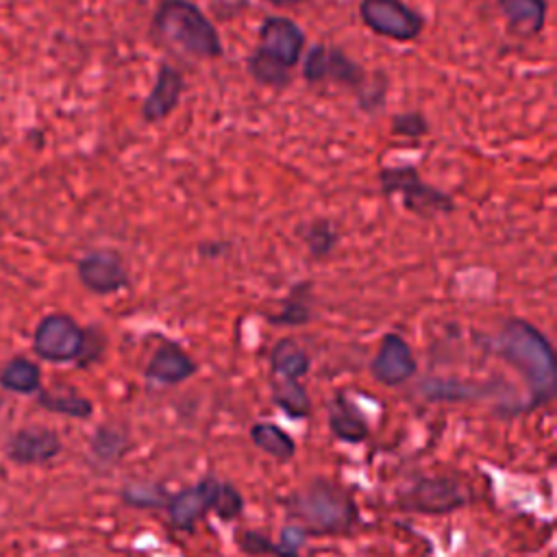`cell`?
Segmentation results:
<instances>
[{
  "label": "cell",
  "instance_id": "cell-11",
  "mask_svg": "<svg viewBox=\"0 0 557 557\" xmlns=\"http://www.w3.org/2000/svg\"><path fill=\"white\" fill-rule=\"evenodd\" d=\"M183 91H185L183 72L176 65L161 61L154 85L141 102V120L146 124L163 122L178 107Z\"/></svg>",
  "mask_w": 557,
  "mask_h": 557
},
{
  "label": "cell",
  "instance_id": "cell-6",
  "mask_svg": "<svg viewBox=\"0 0 557 557\" xmlns=\"http://www.w3.org/2000/svg\"><path fill=\"white\" fill-rule=\"evenodd\" d=\"M359 17L374 35L400 44L416 41L426 26L424 15L405 0H361Z\"/></svg>",
  "mask_w": 557,
  "mask_h": 557
},
{
  "label": "cell",
  "instance_id": "cell-18",
  "mask_svg": "<svg viewBox=\"0 0 557 557\" xmlns=\"http://www.w3.org/2000/svg\"><path fill=\"white\" fill-rule=\"evenodd\" d=\"M37 403L52 411V413H61V416H70V418H89L94 411V405L89 398L81 396L74 387L67 385H57V387H48V389H37Z\"/></svg>",
  "mask_w": 557,
  "mask_h": 557
},
{
  "label": "cell",
  "instance_id": "cell-23",
  "mask_svg": "<svg viewBox=\"0 0 557 557\" xmlns=\"http://www.w3.org/2000/svg\"><path fill=\"white\" fill-rule=\"evenodd\" d=\"M122 500L135 509H154L163 507L170 500V494L159 485L150 481H131L120 492Z\"/></svg>",
  "mask_w": 557,
  "mask_h": 557
},
{
  "label": "cell",
  "instance_id": "cell-22",
  "mask_svg": "<svg viewBox=\"0 0 557 557\" xmlns=\"http://www.w3.org/2000/svg\"><path fill=\"white\" fill-rule=\"evenodd\" d=\"M272 398L278 405V409H283L289 418H305L309 416L311 409V400L305 392V387L298 383V379H278L272 387Z\"/></svg>",
  "mask_w": 557,
  "mask_h": 557
},
{
  "label": "cell",
  "instance_id": "cell-16",
  "mask_svg": "<svg viewBox=\"0 0 557 557\" xmlns=\"http://www.w3.org/2000/svg\"><path fill=\"white\" fill-rule=\"evenodd\" d=\"M196 372V363L191 361V357L176 344L172 342H163L154 355L148 361L146 368V376L150 381L163 383V385H174L181 383L185 379H189Z\"/></svg>",
  "mask_w": 557,
  "mask_h": 557
},
{
  "label": "cell",
  "instance_id": "cell-30",
  "mask_svg": "<svg viewBox=\"0 0 557 557\" xmlns=\"http://www.w3.org/2000/svg\"><path fill=\"white\" fill-rule=\"evenodd\" d=\"M309 315H311L309 307L305 302H300L298 298H292L285 302L283 311L272 318V322L274 324H305L309 320Z\"/></svg>",
  "mask_w": 557,
  "mask_h": 557
},
{
  "label": "cell",
  "instance_id": "cell-25",
  "mask_svg": "<svg viewBox=\"0 0 557 557\" xmlns=\"http://www.w3.org/2000/svg\"><path fill=\"white\" fill-rule=\"evenodd\" d=\"M302 239L313 257H326L337 244V231L329 220H313L302 231Z\"/></svg>",
  "mask_w": 557,
  "mask_h": 557
},
{
  "label": "cell",
  "instance_id": "cell-21",
  "mask_svg": "<svg viewBox=\"0 0 557 557\" xmlns=\"http://www.w3.org/2000/svg\"><path fill=\"white\" fill-rule=\"evenodd\" d=\"M250 437H252L257 448H261L263 453H268L270 457H274L278 461H287L296 453L294 440L283 429H278L272 422H257V424H252Z\"/></svg>",
  "mask_w": 557,
  "mask_h": 557
},
{
  "label": "cell",
  "instance_id": "cell-8",
  "mask_svg": "<svg viewBox=\"0 0 557 557\" xmlns=\"http://www.w3.org/2000/svg\"><path fill=\"white\" fill-rule=\"evenodd\" d=\"M85 331L65 313H50L39 320L33 333V350L44 361L65 363L83 355Z\"/></svg>",
  "mask_w": 557,
  "mask_h": 557
},
{
  "label": "cell",
  "instance_id": "cell-1",
  "mask_svg": "<svg viewBox=\"0 0 557 557\" xmlns=\"http://www.w3.org/2000/svg\"><path fill=\"white\" fill-rule=\"evenodd\" d=\"M498 355L509 361L524 376L531 405H544L555 396L557 389V363L550 342L531 322L511 318L507 320L496 337Z\"/></svg>",
  "mask_w": 557,
  "mask_h": 557
},
{
  "label": "cell",
  "instance_id": "cell-7",
  "mask_svg": "<svg viewBox=\"0 0 557 557\" xmlns=\"http://www.w3.org/2000/svg\"><path fill=\"white\" fill-rule=\"evenodd\" d=\"M302 78L309 85H320V83L342 85L355 91V96L368 83V74L357 61H352L342 48L324 46V44H315L309 48L302 63Z\"/></svg>",
  "mask_w": 557,
  "mask_h": 557
},
{
  "label": "cell",
  "instance_id": "cell-20",
  "mask_svg": "<svg viewBox=\"0 0 557 557\" xmlns=\"http://www.w3.org/2000/svg\"><path fill=\"white\" fill-rule=\"evenodd\" d=\"M0 385L15 394H35L41 387V372L35 361L26 357H13L0 372Z\"/></svg>",
  "mask_w": 557,
  "mask_h": 557
},
{
  "label": "cell",
  "instance_id": "cell-3",
  "mask_svg": "<svg viewBox=\"0 0 557 557\" xmlns=\"http://www.w3.org/2000/svg\"><path fill=\"white\" fill-rule=\"evenodd\" d=\"M305 52L302 28L283 15H268L257 33V46L246 59L250 78L261 87L283 89L292 81V70Z\"/></svg>",
  "mask_w": 557,
  "mask_h": 557
},
{
  "label": "cell",
  "instance_id": "cell-13",
  "mask_svg": "<svg viewBox=\"0 0 557 557\" xmlns=\"http://www.w3.org/2000/svg\"><path fill=\"white\" fill-rule=\"evenodd\" d=\"M78 281L94 294H113L120 292L126 283V270L122 259L111 250H94L78 261Z\"/></svg>",
  "mask_w": 557,
  "mask_h": 557
},
{
  "label": "cell",
  "instance_id": "cell-31",
  "mask_svg": "<svg viewBox=\"0 0 557 557\" xmlns=\"http://www.w3.org/2000/svg\"><path fill=\"white\" fill-rule=\"evenodd\" d=\"M268 4H274V7H296V4H302L307 0H263Z\"/></svg>",
  "mask_w": 557,
  "mask_h": 557
},
{
  "label": "cell",
  "instance_id": "cell-28",
  "mask_svg": "<svg viewBox=\"0 0 557 557\" xmlns=\"http://www.w3.org/2000/svg\"><path fill=\"white\" fill-rule=\"evenodd\" d=\"M385 94H387V83H385V74H376L374 83H366V87L357 94V102H359V109L366 111V113H374L379 111L383 104H385Z\"/></svg>",
  "mask_w": 557,
  "mask_h": 557
},
{
  "label": "cell",
  "instance_id": "cell-5",
  "mask_svg": "<svg viewBox=\"0 0 557 557\" xmlns=\"http://www.w3.org/2000/svg\"><path fill=\"white\" fill-rule=\"evenodd\" d=\"M379 185L385 196H400L403 207L420 218H435L455 209L453 198L422 181L413 165H392L379 170Z\"/></svg>",
  "mask_w": 557,
  "mask_h": 557
},
{
  "label": "cell",
  "instance_id": "cell-15",
  "mask_svg": "<svg viewBox=\"0 0 557 557\" xmlns=\"http://www.w3.org/2000/svg\"><path fill=\"white\" fill-rule=\"evenodd\" d=\"M496 9L505 20L507 30L516 37H537L546 26V0H496Z\"/></svg>",
  "mask_w": 557,
  "mask_h": 557
},
{
  "label": "cell",
  "instance_id": "cell-10",
  "mask_svg": "<svg viewBox=\"0 0 557 557\" xmlns=\"http://www.w3.org/2000/svg\"><path fill=\"white\" fill-rule=\"evenodd\" d=\"M220 481L213 476H205L191 487H185L170 496L168 500V518L170 524L178 531H194V527L205 518L209 509H213L215 494H218Z\"/></svg>",
  "mask_w": 557,
  "mask_h": 557
},
{
  "label": "cell",
  "instance_id": "cell-29",
  "mask_svg": "<svg viewBox=\"0 0 557 557\" xmlns=\"http://www.w3.org/2000/svg\"><path fill=\"white\" fill-rule=\"evenodd\" d=\"M242 509H244V500H242L239 492L228 483H220L218 494H215V503H213V511L222 520H233V518L239 516Z\"/></svg>",
  "mask_w": 557,
  "mask_h": 557
},
{
  "label": "cell",
  "instance_id": "cell-17",
  "mask_svg": "<svg viewBox=\"0 0 557 557\" xmlns=\"http://www.w3.org/2000/svg\"><path fill=\"white\" fill-rule=\"evenodd\" d=\"M329 429L335 437L350 444L363 442L368 435V422L342 394H337L329 405Z\"/></svg>",
  "mask_w": 557,
  "mask_h": 557
},
{
  "label": "cell",
  "instance_id": "cell-27",
  "mask_svg": "<svg viewBox=\"0 0 557 557\" xmlns=\"http://www.w3.org/2000/svg\"><path fill=\"white\" fill-rule=\"evenodd\" d=\"M239 546L242 550L250 553V555H272V557H298V553L285 548L283 544H274L270 542L265 535H259L255 531H244L239 537Z\"/></svg>",
  "mask_w": 557,
  "mask_h": 557
},
{
  "label": "cell",
  "instance_id": "cell-2",
  "mask_svg": "<svg viewBox=\"0 0 557 557\" xmlns=\"http://www.w3.org/2000/svg\"><path fill=\"white\" fill-rule=\"evenodd\" d=\"M150 33L157 41L191 59L211 61L224 54L218 28L191 0H161L152 13Z\"/></svg>",
  "mask_w": 557,
  "mask_h": 557
},
{
  "label": "cell",
  "instance_id": "cell-24",
  "mask_svg": "<svg viewBox=\"0 0 557 557\" xmlns=\"http://www.w3.org/2000/svg\"><path fill=\"white\" fill-rule=\"evenodd\" d=\"M89 448H91V455L98 461L113 463L124 453V448H126V435L120 429L111 426V424H102L94 433Z\"/></svg>",
  "mask_w": 557,
  "mask_h": 557
},
{
  "label": "cell",
  "instance_id": "cell-26",
  "mask_svg": "<svg viewBox=\"0 0 557 557\" xmlns=\"http://www.w3.org/2000/svg\"><path fill=\"white\" fill-rule=\"evenodd\" d=\"M389 128L396 137L420 139L429 133V122H426L424 113H420V111H405V113H396L389 117Z\"/></svg>",
  "mask_w": 557,
  "mask_h": 557
},
{
  "label": "cell",
  "instance_id": "cell-19",
  "mask_svg": "<svg viewBox=\"0 0 557 557\" xmlns=\"http://www.w3.org/2000/svg\"><path fill=\"white\" fill-rule=\"evenodd\" d=\"M270 366L278 379H300L309 370V355L294 337H283L272 346Z\"/></svg>",
  "mask_w": 557,
  "mask_h": 557
},
{
  "label": "cell",
  "instance_id": "cell-9",
  "mask_svg": "<svg viewBox=\"0 0 557 557\" xmlns=\"http://www.w3.org/2000/svg\"><path fill=\"white\" fill-rule=\"evenodd\" d=\"M470 490L450 476H426L416 481L403 496L400 505L411 511L448 513L468 503Z\"/></svg>",
  "mask_w": 557,
  "mask_h": 557
},
{
  "label": "cell",
  "instance_id": "cell-14",
  "mask_svg": "<svg viewBox=\"0 0 557 557\" xmlns=\"http://www.w3.org/2000/svg\"><path fill=\"white\" fill-rule=\"evenodd\" d=\"M372 376L383 383V385H400L407 379H411L416 374V359L413 352L409 348V344L396 335V333H387L381 339L379 352L372 359Z\"/></svg>",
  "mask_w": 557,
  "mask_h": 557
},
{
  "label": "cell",
  "instance_id": "cell-32",
  "mask_svg": "<svg viewBox=\"0 0 557 557\" xmlns=\"http://www.w3.org/2000/svg\"><path fill=\"white\" fill-rule=\"evenodd\" d=\"M0 407H2V398H0Z\"/></svg>",
  "mask_w": 557,
  "mask_h": 557
},
{
  "label": "cell",
  "instance_id": "cell-12",
  "mask_svg": "<svg viewBox=\"0 0 557 557\" xmlns=\"http://www.w3.org/2000/svg\"><path fill=\"white\" fill-rule=\"evenodd\" d=\"M61 440L52 429L24 426L7 442V455L20 466H41L52 461L61 453Z\"/></svg>",
  "mask_w": 557,
  "mask_h": 557
},
{
  "label": "cell",
  "instance_id": "cell-4",
  "mask_svg": "<svg viewBox=\"0 0 557 557\" xmlns=\"http://www.w3.org/2000/svg\"><path fill=\"white\" fill-rule=\"evenodd\" d=\"M289 511L311 533H346L357 522L352 496L333 481L313 479L289 498Z\"/></svg>",
  "mask_w": 557,
  "mask_h": 557
}]
</instances>
